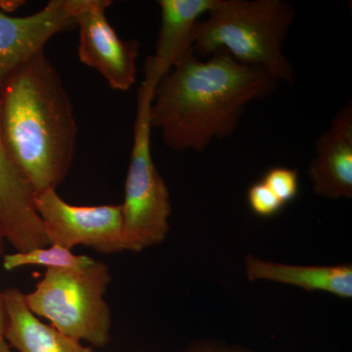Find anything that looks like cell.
I'll use <instances>...</instances> for the list:
<instances>
[{
    "label": "cell",
    "mask_w": 352,
    "mask_h": 352,
    "mask_svg": "<svg viewBox=\"0 0 352 352\" xmlns=\"http://www.w3.org/2000/svg\"><path fill=\"white\" fill-rule=\"evenodd\" d=\"M278 83L265 69L240 63L226 51L199 59L192 50L157 83L150 124L173 151L201 154L232 135L247 106Z\"/></svg>",
    "instance_id": "obj_1"
},
{
    "label": "cell",
    "mask_w": 352,
    "mask_h": 352,
    "mask_svg": "<svg viewBox=\"0 0 352 352\" xmlns=\"http://www.w3.org/2000/svg\"><path fill=\"white\" fill-rule=\"evenodd\" d=\"M0 126L34 193L57 189L73 164L78 127L68 92L44 50L0 88Z\"/></svg>",
    "instance_id": "obj_2"
},
{
    "label": "cell",
    "mask_w": 352,
    "mask_h": 352,
    "mask_svg": "<svg viewBox=\"0 0 352 352\" xmlns=\"http://www.w3.org/2000/svg\"><path fill=\"white\" fill-rule=\"evenodd\" d=\"M198 25L194 50L201 58L226 51L248 66L265 69L278 82L295 83L283 53L296 10L283 0H219Z\"/></svg>",
    "instance_id": "obj_3"
},
{
    "label": "cell",
    "mask_w": 352,
    "mask_h": 352,
    "mask_svg": "<svg viewBox=\"0 0 352 352\" xmlns=\"http://www.w3.org/2000/svg\"><path fill=\"white\" fill-rule=\"evenodd\" d=\"M111 282L110 270L101 261L83 270H47L25 300L32 314L47 319L59 332L103 347L112 329V314L104 298Z\"/></svg>",
    "instance_id": "obj_4"
},
{
    "label": "cell",
    "mask_w": 352,
    "mask_h": 352,
    "mask_svg": "<svg viewBox=\"0 0 352 352\" xmlns=\"http://www.w3.org/2000/svg\"><path fill=\"white\" fill-rule=\"evenodd\" d=\"M157 83L144 76L138 94L133 144L124 183V250L139 252L162 244L170 232V195L151 152L150 107Z\"/></svg>",
    "instance_id": "obj_5"
},
{
    "label": "cell",
    "mask_w": 352,
    "mask_h": 352,
    "mask_svg": "<svg viewBox=\"0 0 352 352\" xmlns=\"http://www.w3.org/2000/svg\"><path fill=\"white\" fill-rule=\"evenodd\" d=\"M34 205L50 244L71 251L78 245L102 254L126 251L122 204L71 205L50 189L34 194Z\"/></svg>",
    "instance_id": "obj_6"
},
{
    "label": "cell",
    "mask_w": 352,
    "mask_h": 352,
    "mask_svg": "<svg viewBox=\"0 0 352 352\" xmlns=\"http://www.w3.org/2000/svg\"><path fill=\"white\" fill-rule=\"evenodd\" d=\"M109 0H82L76 16L80 31L78 57L96 69L111 88L127 91L136 82L139 43L122 41L109 23Z\"/></svg>",
    "instance_id": "obj_7"
},
{
    "label": "cell",
    "mask_w": 352,
    "mask_h": 352,
    "mask_svg": "<svg viewBox=\"0 0 352 352\" xmlns=\"http://www.w3.org/2000/svg\"><path fill=\"white\" fill-rule=\"evenodd\" d=\"M82 0H51L38 12L13 17L0 10V88L43 50L53 36L76 27Z\"/></svg>",
    "instance_id": "obj_8"
},
{
    "label": "cell",
    "mask_w": 352,
    "mask_h": 352,
    "mask_svg": "<svg viewBox=\"0 0 352 352\" xmlns=\"http://www.w3.org/2000/svg\"><path fill=\"white\" fill-rule=\"evenodd\" d=\"M34 196L9 155L0 126V232L17 252L50 245Z\"/></svg>",
    "instance_id": "obj_9"
},
{
    "label": "cell",
    "mask_w": 352,
    "mask_h": 352,
    "mask_svg": "<svg viewBox=\"0 0 352 352\" xmlns=\"http://www.w3.org/2000/svg\"><path fill=\"white\" fill-rule=\"evenodd\" d=\"M307 175L317 196L352 199V105L336 113L327 131L316 139Z\"/></svg>",
    "instance_id": "obj_10"
},
{
    "label": "cell",
    "mask_w": 352,
    "mask_h": 352,
    "mask_svg": "<svg viewBox=\"0 0 352 352\" xmlns=\"http://www.w3.org/2000/svg\"><path fill=\"white\" fill-rule=\"evenodd\" d=\"M219 0H160L161 25L155 54L146 60L145 72L159 83L187 53L194 50L201 16Z\"/></svg>",
    "instance_id": "obj_11"
},
{
    "label": "cell",
    "mask_w": 352,
    "mask_h": 352,
    "mask_svg": "<svg viewBox=\"0 0 352 352\" xmlns=\"http://www.w3.org/2000/svg\"><path fill=\"white\" fill-rule=\"evenodd\" d=\"M245 276L251 282L270 281L289 285L307 292H324L344 300L352 298V264L295 265L259 258H244Z\"/></svg>",
    "instance_id": "obj_12"
},
{
    "label": "cell",
    "mask_w": 352,
    "mask_h": 352,
    "mask_svg": "<svg viewBox=\"0 0 352 352\" xmlns=\"http://www.w3.org/2000/svg\"><path fill=\"white\" fill-rule=\"evenodd\" d=\"M2 293L6 315L3 338L10 349L19 352H94L92 347L39 320L19 289L8 288Z\"/></svg>",
    "instance_id": "obj_13"
},
{
    "label": "cell",
    "mask_w": 352,
    "mask_h": 352,
    "mask_svg": "<svg viewBox=\"0 0 352 352\" xmlns=\"http://www.w3.org/2000/svg\"><path fill=\"white\" fill-rule=\"evenodd\" d=\"M94 259L89 256H78L71 250L61 245L50 244L25 252H16L6 254L3 258V267L12 271L23 266H45L47 270H78L87 267Z\"/></svg>",
    "instance_id": "obj_14"
},
{
    "label": "cell",
    "mask_w": 352,
    "mask_h": 352,
    "mask_svg": "<svg viewBox=\"0 0 352 352\" xmlns=\"http://www.w3.org/2000/svg\"><path fill=\"white\" fill-rule=\"evenodd\" d=\"M261 182L283 205L295 200L298 194V173L295 168L274 166L264 173Z\"/></svg>",
    "instance_id": "obj_15"
},
{
    "label": "cell",
    "mask_w": 352,
    "mask_h": 352,
    "mask_svg": "<svg viewBox=\"0 0 352 352\" xmlns=\"http://www.w3.org/2000/svg\"><path fill=\"white\" fill-rule=\"evenodd\" d=\"M248 205L254 214L261 217H272L284 208L277 198L263 182L254 183L247 193Z\"/></svg>",
    "instance_id": "obj_16"
},
{
    "label": "cell",
    "mask_w": 352,
    "mask_h": 352,
    "mask_svg": "<svg viewBox=\"0 0 352 352\" xmlns=\"http://www.w3.org/2000/svg\"><path fill=\"white\" fill-rule=\"evenodd\" d=\"M178 352H256L250 347L228 344L217 340H200L191 342L186 349Z\"/></svg>",
    "instance_id": "obj_17"
},
{
    "label": "cell",
    "mask_w": 352,
    "mask_h": 352,
    "mask_svg": "<svg viewBox=\"0 0 352 352\" xmlns=\"http://www.w3.org/2000/svg\"><path fill=\"white\" fill-rule=\"evenodd\" d=\"M4 240H6V238H4L3 235H2V233L0 232V256H1L2 254H3ZM6 309H4L3 293L0 291V339L3 338L4 330H6Z\"/></svg>",
    "instance_id": "obj_18"
},
{
    "label": "cell",
    "mask_w": 352,
    "mask_h": 352,
    "mask_svg": "<svg viewBox=\"0 0 352 352\" xmlns=\"http://www.w3.org/2000/svg\"><path fill=\"white\" fill-rule=\"evenodd\" d=\"M0 352H12L11 351L10 347L4 340V338L0 339Z\"/></svg>",
    "instance_id": "obj_19"
}]
</instances>
